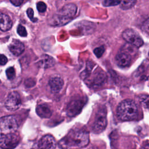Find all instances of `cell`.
Wrapping results in <instances>:
<instances>
[{
    "label": "cell",
    "instance_id": "17",
    "mask_svg": "<svg viewBox=\"0 0 149 149\" xmlns=\"http://www.w3.org/2000/svg\"><path fill=\"white\" fill-rule=\"evenodd\" d=\"M136 47L134 46L133 45L127 42V44H125L123 46L121 51H123L127 53L131 56H134L137 52V49L136 48Z\"/></svg>",
    "mask_w": 149,
    "mask_h": 149
},
{
    "label": "cell",
    "instance_id": "15",
    "mask_svg": "<svg viewBox=\"0 0 149 149\" xmlns=\"http://www.w3.org/2000/svg\"><path fill=\"white\" fill-rule=\"evenodd\" d=\"M55 63V59L48 55H42L37 63L38 66L41 68L47 69L53 66Z\"/></svg>",
    "mask_w": 149,
    "mask_h": 149
},
{
    "label": "cell",
    "instance_id": "25",
    "mask_svg": "<svg viewBox=\"0 0 149 149\" xmlns=\"http://www.w3.org/2000/svg\"><path fill=\"white\" fill-rule=\"evenodd\" d=\"M37 9L39 12L44 13L47 9V5L44 2L40 1L37 3Z\"/></svg>",
    "mask_w": 149,
    "mask_h": 149
},
{
    "label": "cell",
    "instance_id": "11",
    "mask_svg": "<svg viewBox=\"0 0 149 149\" xmlns=\"http://www.w3.org/2000/svg\"><path fill=\"white\" fill-rule=\"evenodd\" d=\"M9 49L13 55L19 56L24 51V44L17 40H13L9 45Z\"/></svg>",
    "mask_w": 149,
    "mask_h": 149
},
{
    "label": "cell",
    "instance_id": "16",
    "mask_svg": "<svg viewBox=\"0 0 149 149\" xmlns=\"http://www.w3.org/2000/svg\"><path fill=\"white\" fill-rule=\"evenodd\" d=\"M36 113L41 118H48L51 116L52 112L50 108L46 104H40L36 107Z\"/></svg>",
    "mask_w": 149,
    "mask_h": 149
},
{
    "label": "cell",
    "instance_id": "22",
    "mask_svg": "<svg viewBox=\"0 0 149 149\" xmlns=\"http://www.w3.org/2000/svg\"><path fill=\"white\" fill-rule=\"evenodd\" d=\"M119 4V0H103L102 5L105 6H115Z\"/></svg>",
    "mask_w": 149,
    "mask_h": 149
},
{
    "label": "cell",
    "instance_id": "21",
    "mask_svg": "<svg viewBox=\"0 0 149 149\" xmlns=\"http://www.w3.org/2000/svg\"><path fill=\"white\" fill-rule=\"evenodd\" d=\"M6 74L9 80H12L15 77V70L14 68L9 67L6 70Z\"/></svg>",
    "mask_w": 149,
    "mask_h": 149
},
{
    "label": "cell",
    "instance_id": "7",
    "mask_svg": "<svg viewBox=\"0 0 149 149\" xmlns=\"http://www.w3.org/2000/svg\"><path fill=\"white\" fill-rule=\"evenodd\" d=\"M77 9V6L75 4L68 3L62 7L58 14L69 23L76 14Z\"/></svg>",
    "mask_w": 149,
    "mask_h": 149
},
{
    "label": "cell",
    "instance_id": "8",
    "mask_svg": "<svg viewBox=\"0 0 149 149\" xmlns=\"http://www.w3.org/2000/svg\"><path fill=\"white\" fill-rule=\"evenodd\" d=\"M1 139L0 147L3 148H15L19 143V137L14 133L9 134Z\"/></svg>",
    "mask_w": 149,
    "mask_h": 149
},
{
    "label": "cell",
    "instance_id": "23",
    "mask_svg": "<svg viewBox=\"0 0 149 149\" xmlns=\"http://www.w3.org/2000/svg\"><path fill=\"white\" fill-rule=\"evenodd\" d=\"M17 34L21 37H26L27 35L26 28L21 24H19L17 28Z\"/></svg>",
    "mask_w": 149,
    "mask_h": 149
},
{
    "label": "cell",
    "instance_id": "27",
    "mask_svg": "<svg viewBox=\"0 0 149 149\" xmlns=\"http://www.w3.org/2000/svg\"><path fill=\"white\" fill-rule=\"evenodd\" d=\"M27 15L28 16V17H29V19L33 22H35L37 20V19L36 18L34 17V11L31 8H29L27 10Z\"/></svg>",
    "mask_w": 149,
    "mask_h": 149
},
{
    "label": "cell",
    "instance_id": "1",
    "mask_svg": "<svg viewBox=\"0 0 149 149\" xmlns=\"http://www.w3.org/2000/svg\"><path fill=\"white\" fill-rule=\"evenodd\" d=\"M138 114V108L136 104L132 100L122 101L117 108V115L122 120H130L134 119Z\"/></svg>",
    "mask_w": 149,
    "mask_h": 149
},
{
    "label": "cell",
    "instance_id": "14",
    "mask_svg": "<svg viewBox=\"0 0 149 149\" xmlns=\"http://www.w3.org/2000/svg\"><path fill=\"white\" fill-rule=\"evenodd\" d=\"M12 26V21L9 16L0 12V30L3 31L9 30Z\"/></svg>",
    "mask_w": 149,
    "mask_h": 149
},
{
    "label": "cell",
    "instance_id": "26",
    "mask_svg": "<svg viewBox=\"0 0 149 149\" xmlns=\"http://www.w3.org/2000/svg\"><path fill=\"white\" fill-rule=\"evenodd\" d=\"M139 100H140L143 105L145 108H148V96L147 95H142L140 96V98H139Z\"/></svg>",
    "mask_w": 149,
    "mask_h": 149
},
{
    "label": "cell",
    "instance_id": "5",
    "mask_svg": "<svg viewBox=\"0 0 149 149\" xmlns=\"http://www.w3.org/2000/svg\"><path fill=\"white\" fill-rule=\"evenodd\" d=\"M22 104L20 95L16 91H12L9 94L5 101L6 108L10 111H16L19 108Z\"/></svg>",
    "mask_w": 149,
    "mask_h": 149
},
{
    "label": "cell",
    "instance_id": "6",
    "mask_svg": "<svg viewBox=\"0 0 149 149\" xmlns=\"http://www.w3.org/2000/svg\"><path fill=\"white\" fill-rule=\"evenodd\" d=\"M107 125L106 111L105 109L102 108L98 111L96 115L93 125V130L95 133H101L105 129Z\"/></svg>",
    "mask_w": 149,
    "mask_h": 149
},
{
    "label": "cell",
    "instance_id": "20",
    "mask_svg": "<svg viewBox=\"0 0 149 149\" xmlns=\"http://www.w3.org/2000/svg\"><path fill=\"white\" fill-rule=\"evenodd\" d=\"M93 64L92 62H88L87 63V66H86V68L84 70H83L81 74H80V77L83 79H85L86 78H87L89 74H90V72L93 69Z\"/></svg>",
    "mask_w": 149,
    "mask_h": 149
},
{
    "label": "cell",
    "instance_id": "3",
    "mask_svg": "<svg viewBox=\"0 0 149 149\" xmlns=\"http://www.w3.org/2000/svg\"><path fill=\"white\" fill-rule=\"evenodd\" d=\"M19 127L18 120L15 116L9 115L0 118V139L14 133Z\"/></svg>",
    "mask_w": 149,
    "mask_h": 149
},
{
    "label": "cell",
    "instance_id": "9",
    "mask_svg": "<svg viewBox=\"0 0 149 149\" xmlns=\"http://www.w3.org/2000/svg\"><path fill=\"white\" fill-rule=\"evenodd\" d=\"M38 147L40 148H55L56 141L54 137L51 135L43 136L38 143Z\"/></svg>",
    "mask_w": 149,
    "mask_h": 149
},
{
    "label": "cell",
    "instance_id": "24",
    "mask_svg": "<svg viewBox=\"0 0 149 149\" xmlns=\"http://www.w3.org/2000/svg\"><path fill=\"white\" fill-rule=\"evenodd\" d=\"M104 51H105V48L103 46L97 47L94 49V53L97 58H100L104 53Z\"/></svg>",
    "mask_w": 149,
    "mask_h": 149
},
{
    "label": "cell",
    "instance_id": "10",
    "mask_svg": "<svg viewBox=\"0 0 149 149\" xmlns=\"http://www.w3.org/2000/svg\"><path fill=\"white\" fill-rule=\"evenodd\" d=\"M131 56L127 53L121 51L115 57V61L117 65L122 68H125L129 66L131 62Z\"/></svg>",
    "mask_w": 149,
    "mask_h": 149
},
{
    "label": "cell",
    "instance_id": "12",
    "mask_svg": "<svg viewBox=\"0 0 149 149\" xmlns=\"http://www.w3.org/2000/svg\"><path fill=\"white\" fill-rule=\"evenodd\" d=\"M83 106V102L80 100H75L71 102L67 109V113L69 116L76 115L80 112L82 107Z\"/></svg>",
    "mask_w": 149,
    "mask_h": 149
},
{
    "label": "cell",
    "instance_id": "28",
    "mask_svg": "<svg viewBox=\"0 0 149 149\" xmlns=\"http://www.w3.org/2000/svg\"><path fill=\"white\" fill-rule=\"evenodd\" d=\"M8 62L7 58L4 55L0 54V65H4Z\"/></svg>",
    "mask_w": 149,
    "mask_h": 149
},
{
    "label": "cell",
    "instance_id": "19",
    "mask_svg": "<svg viewBox=\"0 0 149 149\" xmlns=\"http://www.w3.org/2000/svg\"><path fill=\"white\" fill-rule=\"evenodd\" d=\"M105 77H106L105 74L104 73V72L101 71L100 72H98L97 74H96V76L94 79V80H93L94 84L96 86H99L105 80Z\"/></svg>",
    "mask_w": 149,
    "mask_h": 149
},
{
    "label": "cell",
    "instance_id": "2",
    "mask_svg": "<svg viewBox=\"0 0 149 149\" xmlns=\"http://www.w3.org/2000/svg\"><path fill=\"white\" fill-rule=\"evenodd\" d=\"M62 141L65 147H83L89 143V135L86 131L76 130L70 133L68 137Z\"/></svg>",
    "mask_w": 149,
    "mask_h": 149
},
{
    "label": "cell",
    "instance_id": "13",
    "mask_svg": "<svg viewBox=\"0 0 149 149\" xmlns=\"http://www.w3.org/2000/svg\"><path fill=\"white\" fill-rule=\"evenodd\" d=\"M49 86L53 93H58L63 86V80L59 76H53L49 81Z\"/></svg>",
    "mask_w": 149,
    "mask_h": 149
},
{
    "label": "cell",
    "instance_id": "29",
    "mask_svg": "<svg viewBox=\"0 0 149 149\" xmlns=\"http://www.w3.org/2000/svg\"><path fill=\"white\" fill-rule=\"evenodd\" d=\"M10 2L16 6H19L21 5L23 2V0H9Z\"/></svg>",
    "mask_w": 149,
    "mask_h": 149
},
{
    "label": "cell",
    "instance_id": "4",
    "mask_svg": "<svg viewBox=\"0 0 149 149\" xmlns=\"http://www.w3.org/2000/svg\"><path fill=\"white\" fill-rule=\"evenodd\" d=\"M122 37L127 42L136 47H140L144 44L143 39L139 34L131 29H126L122 33Z\"/></svg>",
    "mask_w": 149,
    "mask_h": 149
},
{
    "label": "cell",
    "instance_id": "18",
    "mask_svg": "<svg viewBox=\"0 0 149 149\" xmlns=\"http://www.w3.org/2000/svg\"><path fill=\"white\" fill-rule=\"evenodd\" d=\"M137 0H120L119 4L120 8L123 10H127L132 8L136 3Z\"/></svg>",
    "mask_w": 149,
    "mask_h": 149
}]
</instances>
